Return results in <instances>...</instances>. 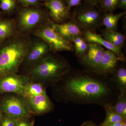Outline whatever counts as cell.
<instances>
[{"instance_id":"39","label":"cell","mask_w":126,"mask_h":126,"mask_svg":"<svg viewBox=\"0 0 126 126\" xmlns=\"http://www.w3.org/2000/svg\"></svg>"},{"instance_id":"28","label":"cell","mask_w":126,"mask_h":126,"mask_svg":"<svg viewBox=\"0 0 126 126\" xmlns=\"http://www.w3.org/2000/svg\"><path fill=\"white\" fill-rule=\"evenodd\" d=\"M67 5V7L69 10L70 11L71 8L76 7L80 4L83 0H64Z\"/></svg>"},{"instance_id":"21","label":"cell","mask_w":126,"mask_h":126,"mask_svg":"<svg viewBox=\"0 0 126 126\" xmlns=\"http://www.w3.org/2000/svg\"><path fill=\"white\" fill-rule=\"evenodd\" d=\"M73 43L74 44V51L77 57L80 58L86 54L88 49L89 45L83 36H76L73 40Z\"/></svg>"},{"instance_id":"16","label":"cell","mask_w":126,"mask_h":126,"mask_svg":"<svg viewBox=\"0 0 126 126\" xmlns=\"http://www.w3.org/2000/svg\"><path fill=\"white\" fill-rule=\"evenodd\" d=\"M17 32L15 20L12 19H0V44Z\"/></svg>"},{"instance_id":"36","label":"cell","mask_w":126,"mask_h":126,"mask_svg":"<svg viewBox=\"0 0 126 126\" xmlns=\"http://www.w3.org/2000/svg\"><path fill=\"white\" fill-rule=\"evenodd\" d=\"M122 126H126V121L124 122Z\"/></svg>"},{"instance_id":"3","label":"cell","mask_w":126,"mask_h":126,"mask_svg":"<svg viewBox=\"0 0 126 126\" xmlns=\"http://www.w3.org/2000/svg\"><path fill=\"white\" fill-rule=\"evenodd\" d=\"M72 68L65 59L50 53L38 63L27 69L26 76L30 81L53 87Z\"/></svg>"},{"instance_id":"10","label":"cell","mask_w":126,"mask_h":126,"mask_svg":"<svg viewBox=\"0 0 126 126\" xmlns=\"http://www.w3.org/2000/svg\"><path fill=\"white\" fill-rule=\"evenodd\" d=\"M88 44L87 52L84 56L78 58L85 70L96 72L105 50L102 46L97 44Z\"/></svg>"},{"instance_id":"18","label":"cell","mask_w":126,"mask_h":126,"mask_svg":"<svg viewBox=\"0 0 126 126\" xmlns=\"http://www.w3.org/2000/svg\"><path fill=\"white\" fill-rule=\"evenodd\" d=\"M124 61H122L111 77L120 93H126V69Z\"/></svg>"},{"instance_id":"37","label":"cell","mask_w":126,"mask_h":126,"mask_svg":"<svg viewBox=\"0 0 126 126\" xmlns=\"http://www.w3.org/2000/svg\"></svg>"},{"instance_id":"35","label":"cell","mask_w":126,"mask_h":126,"mask_svg":"<svg viewBox=\"0 0 126 126\" xmlns=\"http://www.w3.org/2000/svg\"><path fill=\"white\" fill-rule=\"evenodd\" d=\"M34 120H33V121H31L30 126H34Z\"/></svg>"},{"instance_id":"6","label":"cell","mask_w":126,"mask_h":126,"mask_svg":"<svg viewBox=\"0 0 126 126\" xmlns=\"http://www.w3.org/2000/svg\"><path fill=\"white\" fill-rule=\"evenodd\" d=\"M32 33L46 42L49 46L51 52L74 51V46L72 43L65 40L54 31L50 27L48 22L36 28Z\"/></svg>"},{"instance_id":"14","label":"cell","mask_w":126,"mask_h":126,"mask_svg":"<svg viewBox=\"0 0 126 126\" xmlns=\"http://www.w3.org/2000/svg\"><path fill=\"white\" fill-rule=\"evenodd\" d=\"M122 61L116 54L109 50H105L96 73L107 77H111Z\"/></svg>"},{"instance_id":"38","label":"cell","mask_w":126,"mask_h":126,"mask_svg":"<svg viewBox=\"0 0 126 126\" xmlns=\"http://www.w3.org/2000/svg\"><path fill=\"white\" fill-rule=\"evenodd\" d=\"M44 0L45 1V0Z\"/></svg>"},{"instance_id":"2","label":"cell","mask_w":126,"mask_h":126,"mask_svg":"<svg viewBox=\"0 0 126 126\" xmlns=\"http://www.w3.org/2000/svg\"><path fill=\"white\" fill-rule=\"evenodd\" d=\"M31 41L28 34L17 32L0 44V78L8 75L17 74Z\"/></svg>"},{"instance_id":"7","label":"cell","mask_w":126,"mask_h":126,"mask_svg":"<svg viewBox=\"0 0 126 126\" xmlns=\"http://www.w3.org/2000/svg\"><path fill=\"white\" fill-rule=\"evenodd\" d=\"M0 110L6 115L16 119H28L31 116L24 98L14 93L2 99Z\"/></svg>"},{"instance_id":"17","label":"cell","mask_w":126,"mask_h":126,"mask_svg":"<svg viewBox=\"0 0 126 126\" xmlns=\"http://www.w3.org/2000/svg\"><path fill=\"white\" fill-rule=\"evenodd\" d=\"M126 13V11L116 14L104 12L102 18V25L104 26L108 30L117 32L118 21Z\"/></svg>"},{"instance_id":"23","label":"cell","mask_w":126,"mask_h":126,"mask_svg":"<svg viewBox=\"0 0 126 126\" xmlns=\"http://www.w3.org/2000/svg\"><path fill=\"white\" fill-rule=\"evenodd\" d=\"M110 107L113 110L126 118V93H120L116 102Z\"/></svg>"},{"instance_id":"32","label":"cell","mask_w":126,"mask_h":126,"mask_svg":"<svg viewBox=\"0 0 126 126\" xmlns=\"http://www.w3.org/2000/svg\"><path fill=\"white\" fill-rule=\"evenodd\" d=\"M125 121H126L123 122H118L112 123V124H105V125H103V126L99 125L100 126H122Z\"/></svg>"},{"instance_id":"29","label":"cell","mask_w":126,"mask_h":126,"mask_svg":"<svg viewBox=\"0 0 126 126\" xmlns=\"http://www.w3.org/2000/svg\"><path fill=\"white\" fill-rule=\"evenodd\" d=\"M31 122L29 121L28 119H17L15 126H30Z\"/></svg>"},{"instance_id":"9","label":"cell","mask_w":126,"mask_h":126,"mask_svg":"<svg viewBox=\"0 0 126 126\" xmlns=\"http://www.w3.org/2000/svg\"><path fill=\"white\" fill-rule=\"evenodd\" d=\"M50 52L51 49L47 43L37 37L36 39L31 41L22 64L29 68L41 61Z\"/></svg>"},{"instance_id":"1","label":"cell","mask_w":126,"mask_h":126,"mask_svg":"<svg viewBox=\"0 0 126 126\" xmlns=\"http://www.w3.org/2000/svg\"><path fill=\"white\" fill-rule=\"evenodd\" d=\"M58 101L77 105H113L120 94L111 77L71 68L53 86Z\"/></svg>"},{"instance_id":"33","label":"cell","mask_w":126,"mask_h":126,"mask_svg":"<svg viewBox=\"0 0 126 126\" xmlns=\"http://www.w3.org/2000/svg\"><path fill=\"white\" fill-rule=\"evenodd\" d=\"M119 8H121L124 11H126V0H120V5Z\"/></svg>"},{"instance_id":"11","label":"cell","mask_w":126,"mask_h":126,"mask_svg":"<svg viewBox=\"0 0 126 126\" xmlns=\"http://www.w3.org/2000/svg\"><path fill=\"white\" fill-rule=\"evenodd\" d=\"M50 27L65 40L73 43L77 36H83V31L72 19L61 24L54 23L50 20L48 21Z\"/></svg>"},{"instance_id":"12","label":"cell","mask_w":126,"mask_h":126,"mask_svg":"<svg viewBox=\"0 0 126 126\" xmlns=\"http://www.w3.org/2000/svg\"><path fill=\"white\" fill-rule=\"evenodd\" d=\"M45 4L48 11L50 20L61 24L71 19V13L64 0H46Z\"/></svg>"},{"instance_id":"24","label":"cell","mask_w":126,"mask_h":126,"mask_svg":"<svg viewBox=\"0 0 126 126\" xmlns=\"http://www.w3.org/2000/svg\"><path fill=\"white\" fill-rule=\"evenodd\" d=\"M120 5V0H101L98 6L104 12L113 13Z\"/></svg>"},{"instance_id":"34","label":"cell","mask_w":126,"mask_h":126,"mask_svg":"<svg viewBox=\"0 0 126 126\" xmlns=\"http://www.w3.org/2000/svg\"><path fill=\"white\" fill-rule=\"evenodd\" d=\"M3 117V115L1 111H0V121Z\"/></svg>"},{"instance_id":"20","label":"cell","mask_w":126,"mask_h":126,"mask_svg":"<svg viewBox=\"0 0 126 126\" xmlns=\"http://www.w3.org/2000/svg\"><path fill=\"white\" fill-rule=\"evenodd\" d=\"M46 93L45 87L43 84L30 81L26 88L24 98L36 96Z\"/></svg>"},{"instance_id":"30","label":"cell","mask_w":126,"mask_h":126,"mask_svg":"<svg viewBox=\"0 0 126 126\" xmlns=\"http://www.w3.org/2000/svg\"><path fill=\"white\" fill-rule=\"evenodd\" d=\"M101 0H83V2L92 6H98Z\"/></svg>"},{"instance_id":"15","label":"cell","mask_w":126,"mask_h":126,"mask_svg":"<svg viewBox=\"0 0 126 126\" xmlns=\"http://www.w3.org/2000/svg\"><path fill=\"white\" fill-rule=\"evenodd\" d=\"M83 38L88 43H95L106 48L114 53L122 61L126 62L125 56L121 49L113 45L107 41L103 39L101 35L88 30L83 31Z\"/></svg>"},{"instance_id":"26","label":"cell","mask_w":126,"mask_h":126,"mask_svg":"<svg viewBox=\"0 0 126 126\" xmlns=\"http://www.w3.org/2000/svg\"><path fill=\"white\" fill-rule=\"evenodd\" d=\"M16 120L17 119L6 115L0 121V126H15Z\"/></svg>"},{"instance_id":"31","label":"cell","mask_w":126,"mask_h":126,"mask_svg":"<svg viewBox=\"0 0 126 126\" xmlns=\"http://www.w3.org/2000/svg\"><path fill=\"white\" fill-rule=\"evenodd\" d=\"M81 126H99L97 125L96 123L92 121H86L83 122Z\"/></svg>"},{"instance_id":"5","label":"cell","mask_w":126,"mask_h":126,"mask_svg":"<svg viewBox=\"0 0 126 126\" xmlns=\"http://www.w3.org/2000/svg\"><path fill=\"white\" fill-rule=\"evenodd\" d=\"M49 20L47 14L43 10L24 7L19 12L15 21L17 32L27 34Z\"/></svg>"},{"instance_id":"19","label":"cell","mask_w":126,"mask_h":126,"mask_svg":"<svg viewBox=\"0 0 126 126\" xmlns=\"http://www.w3.org/2000/svg\"><path fill=\"white\" fill-rule=\"evenodd\" d=\"M102 37L109 43L121 49L124 46L125 43V36L123 34L117 32L110 31L106 29H100Z\"/></svg>"},{"instance_id":"4","label":"cell","mask_w":126,"mask_h":126,"mask_svg":"<svg viewBox=\"0 0 126 126\" xmlns=\"http://www.w3.org/2000/svg\"><path fill=\"white\" fill-rule=\"evenodd\" d=\"M104 12L98 6H92L84 2L76 6L71 14V18L84 30L95 33L102 25V18Z\"/></svg>"},{"instance_id":"25","label":"cell","mask_w":126,"mask_h":126,"mask_svg":"<svg viewBox=\"0 0 126 126\" xmlns=\"http://www.w3.org/2000/svg\"><path fill=\"white\" fill-rule=\"evenodd\" d=\"M15 0H0V8L6 13H10L16 7Z\"/></svg>"},{"instance_id":"22","label":"cell","mask_w":126,"mask_h":126,"mask_svg":"<svg viewBox=\"0 0 126 126\" xmlns=\"http://www.w3.org/2000/svg\"><path fill=\"white\" fill-rule=\"evenodd\" d=\"M110 106H107L104 108L106 111V117L104 121L100 124V125L103 126L105 124L126 121V118L122 116L110 108Z\"/></svg>"},{"instance_id":"8","label":"cell","mask_w":126,"mask_h":126,"mask_svg":"<svg viewBox=\"0 0 126 126\" xmlns=\"http://www.w3.org/2000/svg\"><path fill=\"white\" fill-rule=\"evenodd\" d=\"M30 81L26 76L17 74L8 75L0 78V92L15 94L24 97Z\"/></svg>"},{"instance_id":"13","label":"cell","mask_w":126,"mask_h":126,"mask_svg":"<svg viewBox=\"0 0 126 126\" xmlns=\"http://www.w3.org/2000/svg\"><path fill=\"white\" fill-rule=\"evenodd\" d=\"M24 98L31 113L43 115L51 111L53 108V104L46 93L36 96Z\"/></svg>"},{"instance_id":"27","label":"cell","mask_w":126,"mask_h":126,"mask_svg":"<svg viewBox=\"0 0 126 126\" xmlns=\"http://www.w3.org/2000/svg\"><path fill=\"white\" fill-rule=\"evenodd\" d=\"M24 7H37L39 6V0H17Z\"/></svg>"}]
</instances>
